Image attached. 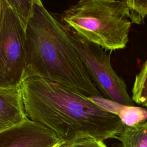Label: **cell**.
Instances as JSON below:
<instances>
[{
  "instance_id": "13",
  "label": "cell",
  "mask_w": 147,
  "mask_h": 147,
  "mask_svg": "<svg viewBox=\"0 0 147 147\" xmlns=\"http://www.w3.org/2000/svg\"><path fill=\"white\" fill-rule=\"evenodd\" d=\"M59 147H107L103 141L87 138L76 140L68 143H63Z\"/></svg>"
},
{
  "instance_id": "3",
  "label": "cell",
  "mask_w": 147,
  "mask_h": 147,
  "mask_svg": "<svg viewBox=\"0 0 147 147\" xmlns=\"http://www.w3.org/2000/svg\"><path fill=\"white\" fill-rule=\"evenodd\" d=\"M75 34L106 51L125 48L131 22L126 1L80 0L61 14Z\"/></svg>"
},
{
  "instance_id": "5",
  "label": "cell",
  "mask_w": 147,
  "mask_h": 147,
  "mask_svg": "<svg viewBox=\"0 0 147 147\" xmlns=\"http://www.w3.org/2000/svg\"><path fill=\"white\" fill-rule=\"evenodd\" d=\"M16 12L5 0L0 30V87L21 84L25 69V31Z\"/></svg>"
},
{
  "instance_id": "12",
  "label": "cell",
  "mask_w": 147,
  "mask_h": 147,
  "mask_svg": "<svg viewBox=\"0 0 147 147\" xmlns=\"http://www.w3.org/2000/svg\"><path fill=\"white\" fill-rule=\"evenodd\" d=\"M7 1L25 28L32 13L34 0H7Z\"/></svg>"
},
{
  "instance_id": "7",
  "label": "cell",
  "mask_w": 147,
  "mask_h": 147,
  "mask_svg": "<svg viewBox=\"0 0 147 147\" xmlns=\"http://www.w3.org/2000/svg\"><path fill=\"white\" fill-rule=\"evenodd\" d=\"M26 119L20 85L0 87V132Z\"/></svg>"
},
{
  "instance_id": "10",
  "label": "cell",
  "mask_w": 147,
  "mask_h": 147,
  "mask_svg": "<svg viewBox=\"0 0 147 147\" xmlns=\"http://www.w3.org/2000/svg\"><path fill=\"white\" fill-rule=\"evenodd\" d=\"M131 97L138 105H142L147 101V60L136 75Z\"/></svg>"
},
{
  "instance_id": "11",
  "label": "cell",
  "mask_w": 147,
  "mask_h": 147,
  "mask_svg": "<svg viewBox=\"0 0 147 147\" xmlns=\"http://www.w3.org/2000/svg\"><path fill=\"white\" fill-rule=\"evenodd\" d=\"M131 24H142L147 17V0L126 1Z\"/></svg>"
},
{
  "instance_id": "14",
  "label": "cell",
  "mask_w": 147,
  "mask_h": 147,
  "mask_svg": "<svg viewBox=\"0 0 147 147\" xmlns=\"http://www.w3.org/2000/svg\"><path fill=\"white\" fill-rule=\"evenodd\" d=\"M5 6V0H0V30L3 21V13Z\"/></svg>"
},
{
  "instance_id": "1",
  "label": "cell",
  "mask_w": 147,
  "mask_h": 147,
  "mask_svg": "<svg viewBox=\"0 0 147 147\" xmlns=\"http://www.w3.org/2000/svg\"><path fill=\"white\" fill-rule=\"evenodd\" d=\"M20 86L28 119L51 130L63 143L117 138L124 127L116 114L59 83L30 75Z\"/></svg>"
},
{
  "instance_id": "8",
  "label": "cell",
  "mask_w": 147,
  "mask_h": 147,
  "mask_svg": "<svg viewBox=\"0 0 147 147\" xmlns=\"http://www.w3.org/2000/svg\"><path fill=\"white\" fill-rule=\"evenodd\" d=\"M90 99L100 107L118 116L124 125L132 126L147 120V109L144 107L125 106L104 98Z\"/></svg>"
},
{
  "instance_id": "6",
  "label": "cell",
  "mask_w": 147,
  "mask_h": 147,
  "mask_svg": "<svg viewBox=\"0 0 147 147\" xmlns=\"http://www.w3.org/2000/svg\"><path fill=\"white\" fill-rule=\"evenodd\" d=\"M61 144L51 130L29 119L0 132V147H56Z\"/></svg>"
},
{
  "instance_id": "15",
  "label": "cell",
  "mask_w": 147,
  "mask_h": 147,
  "mask_svg": "<svg viewBox=\"0 0 147 147\" xmlns=\"http://www.w3.org/2000/svg\"><path fill=\"white\" fill-rule=\"evenodd\" d=\"M141 106H144V107H147V101H146V102H145L144 103H143Z\"/></svg>"
},
{
  "instance_id": "2",
  "label": "cell",
  "mask_w": 147,
  "mask_h": 147,
  "mask_svg": "<svg viewBox=\"0 0 147 147\" xmlns=\"http://www.w3.org/2000/svg\"><path fill=\"white\" fill-rule=\"evenodd\" d=\"M25 31L24 78L37 76L86 98H103L86 69L72 32L41 1L34 0Z\"/></svg>"
},
{
  "instance_id": "16",
  "label": "cell",
  "mask_w": 147,
  "mask_h": 147,
  "mask_svg": "<svg viewBox=\"0 0 147 147\" xmlns=\"http://www.w3.org/2000/svg\"><path fill=\"white\" fill-rule=\"evenodd\" d=\"M60 145H59V146H56V147H59Z\"/></svg>"
},
{
  "instance_id": "9",
  "label": "cell",
  "mask_w": 147,
  "mask_h": 147,
  "mask_svg": "<svg viewBox=\"0 0 147 147\" xmlns=\"http://www.w3.org/2000/svg\"><path fill=\"white\" fill-rule=\"evenodd\" d=\"M117 139L121 147H147V120L132 126L124 125Z\"/></svg>"
},
{
  "instance_id": "4",
  "label": "cell",
  "mask_w": 147,
  "mask_h": 147,
  "mask_svg": "<svg viewBox=\"0 0 147 147\" xmlns=\"http://www.w3.org/2000/svg\"><path fill=\"white\" fill-rule=\"evenodd\" d=\"M72 33L86 69L103 98L120 105L135 106L124 80L111 66L110 54L101 47Z\"/></svg>"
}]
</instances>
